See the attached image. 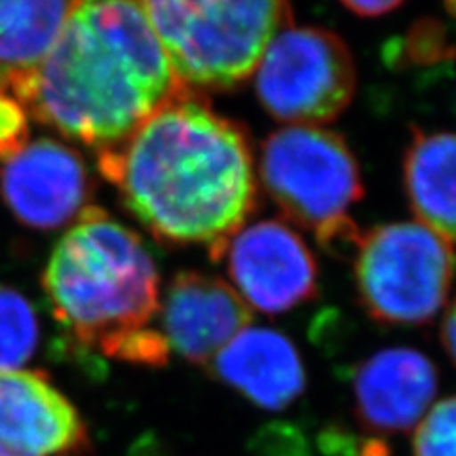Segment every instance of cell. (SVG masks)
<instances>
[{
    "label": "cell",
    "instance_id": "obj_1",
    "mask_svg": "<svg viewBox=\"0 0 456 456\" xmlns=\"http://www.w3.org/2000/svg\"><path fill=\"white\" fill-rule=\"evenodd\" d=\"M97 169L139 224L167 246L216 248L259 206L246 127L192 90L97 152Z\"/></svg>",
    "mask_w": 456,
    "mask_h": 456
},
{
    "label": "cell",
    "instance_id": "obj_2",
    "mask_svg": "<svg viewBox=\"0 0 456 456\" xmlns=\"http://www.w3.org/2000/svg\"><path fill=\"white\" fill-rule=\"evenodd\" d=\"M184 90L139 0H80L18 103L102 152Z\"/></svg>",
    "mask_w": 456,
    "mask_h": 456
},
{
    "label": "cell",
    "instance_id": "obj_3",
    "mask_svg": "<svg viewBox=\"0 0 456 456\" xmlns=\"http://www.w3.org/2000/svg\"><path fill=\"white\" fill-rule=\"evenodd\" d=\"M42 289L55 322L78 345L114 360L160 314V274L145 241L95 206L52 251Z\"/></svg>",
    "mask_w": 456,
    "mask_h": 456
},
{
    "label": "cell",
    "instance_id": "obj_4",
    "mask_svg": "<svg viewBox=\"0 0 456 456\" xmlns=\"http://www.w3.org/2000/svg\"><path fill=\"white\" fill-rule=\"evenodd\" d=\"M184 88L226 92L248 80L293 25L289 0H139Z\"/></svg>",
    "mask_w": 456,
    "mask_h": 456
},
{
    "label": "cell",
    "instance_id": "obj_5",
    "mask_svg": "<svg viewBox=\"0 0 456 456\" xmlns=\"http://www.w3.org/2000/svg\"><path fill=\"white\" fill-rule=\"evenodd\" d=\"M259 175L283 217L327 253L354 256L362 231L348 211L363 198V181L345 137L322 126H283L263 141Z\"/></svg>",
    "mask_w": 456,
    "mask_h": 456
},
{
    "label": "cell",
    "instance_id": "obj_6",
    "mask_svg": "<svg viewBox=\"0 0 456 456\" xmlns=\"http://www.w3.org/2000/svg\"><path fill=\"white\" fill-rule=\"evenodd\" d=\"M352 259L360 305L384 325L434 322L456 276L452 244L420 223L373 226Z\"/></svg>",
    "mask_w": 456,
    "mask_h": 456
},
{
    "label": "cell",
    "instance_id": "obj_7",
    "mask_svg": "<svg viewBox=\"0 0 456 456\" xmlns=\"http://www.w3.org/2000/svg\"><path fill=\"white\" fill-rule=\"evenodd\" d=\"M355 65L346 42L322 27H285L255 69L263 109L288 126L338 118L355 94Z\"/></svg>",
    "mask_w": 456,
    "mask_h": 456
},
{
    "label": "cell",
    "instance_id": "obj_8",
    "mask_svg": "<svg viewBox=\"0 0 456 456\" xmlns=\"http://www.w3.org/2000/svg\"><path fill=\"white\" fill-rule=\"evenodd\" d=\"M209 256L213 263H224L236 293L259 312H289L318 295L316 259L305 240L283 221L244 224L211 248Z\"/></svg>",
    "mask_w": 456,
    "mask_h": 456
},
{
    "label": "cell",
    "instance_id": "obj_9",
    "mask_svg": "<svg viewBox=\"0 0 456 456\" xmlns=\"http://www.w3.org/2000/svg\"><path fill=\"white\" fill-rule=\"evenodd\" d=\"M82 156L50 137L28 141L0 164V192L16 219L37 231H55L78 217L92 198Z\"/></svg>",
    "mask_w": 456,
    "mask_h": 456
},
{
    "label": "cell",
    "instance_id": "obj_10",
    "mask_svg": "<svg viewBox=\"0 0 456 456\" xmlns=\"http://www.w3.org/2000/svg\"><path fill=\"white\" fill-rule=\"evenodd\" d=\"M86 447L80 412L46 373H0V456H75Z\"/></svg>",
    "mask_w": 456,
    "mask_h": 456
},
{
    "label": "cell",
    "instance_id": "obj_11",
    "mask_svg": "<svg viewBox=\"0 0 456 456\" xmlns=\"http://www.w3.org/2000/svg\"><path fill=\"white\" fill-rule=\"evenodd\" d=\"M160 312L169 350L204 369L253 320L251 308L231 283L196 270L171 278Z\"/></svg>",
    "mask_w": 456,
    "mask_h": 456
},
{
    "label": "cell",
    "instance_id": "obj_12",
    "mask_svg": "<svg viewBox=\"0 0 456 456\" xmlns=\"http://www.w3.org/2000/svg\"><path fill=\"white\" fill-rule=\"evenodd\" d=\"M437 369L415 348H387L352 370L354 417L370 434H405L437 394Z\"/></svg>",
    "mask_w": 456,
    "mask_h": 456
},
{
    "label": "cell",
    "instance_id": "obj_13",
    "mask_svg": "<svg viewBox=\"0 0 456 456\" xmlns=\"http://www.w3.org/2000/svg\"><path fill=\"white\" fill-rule=\"evenodd\" d=\"M206 369L211 379L265 411H285L306 390L301 354L291 338L268 327H246Z\"/></svg>",
    "mask_w": 456,
    "mask_h": 456
},
{
    "label": "cell",
    "instance_id": "obj_14",
    "mask_svg": "<svg viewBox=\"0 0 456 456\" xmlns=\"http://www.w3.org/2000/svg\"><path fill=\"white\" fill-rule=\"evenodd\" d=\"M80 0H0V92L18 97Z\"/></svg>",
    "mask_w": 456,
    "mask_h": 456
},
{
    "label": "cell",
    "instance_id": "obj_15",
    "mask_svg": "<svg viewBox=\"0 0 456 456\" xmlns=\"http://www.w3.org/2000/svg\"><path fill=\"white\" fill-rule=\"evenodd\" d=\"M403 187L417 223L456 241V134L412 130L403 156Z\"/></svg>",
    "mask_w": 456,
    "mask_h": 456
},
{
    "label": "cell",
    "instance_id": "obj_16",
    "mask_svg": "<svg viewBox=\"0 0 456 456\" xmlns=\"http://www.w3.org/2000/svg\"><path fill=\"white\" fill-rule=\"evenodd\" d=\"M40 338L33 305L12 288L0 285V373L18 370L33 358Z\"/></svg>",
    "mask_w": 456,
    "mask_h": 456
},
{
    "label": "cell",
    "instance_id": "obj_17",
    "mask_svg": "<svg viewBox=\"0 0 456 456\" xmlns=\"http://www.w3.org/2000/svg\"><path fill=\"white\" fill-rule=\"evenodd\" d=\"M412 456H456V395L441 399L419 422Z\"/></svg>",
    "mask_w": 456,
    "mask_h": 456
},
{
    "label": "cell",
    "instance_id": "obj_18",
    "mask_svg": "<svg viewBox=\"0 0 456 456\" xmlns=\"http://www.w3.org/2000/svg\"><path fill=\"white\" fill-rule=\"evenodd\" d=\"M395 61L405 60L412 65H432L451 60L456 55L454 46L447 40L445 27L437 20L424 18L409 28L402 46H395Z\"/></svg>",
    "mask_w": 456,
    "mask_h": 456
},
{
    "label": "cell",
    "instance_id": "obj_19",
    "mask_svg": "<svg viewBox=\"0 0 456 456\" xmlns=\"http://www.w3.org/2000/svg\"><path fill=\"white\" fill-rule=\"evenodd\" d=\"M28 142V114L8 94L0 92V164Z\"/></svg>",
    "mask_w": 456,
    "mask_h": 456
},
{
    "label": "cell",
    "instance_id": "obj_20",
    "mask_svg": "<svg viewBox=\"0 0 456 456\" xmlns=\"http://www.w3.org/2000/svg\"><path fill=\"white\" fill-rule=\"evenodd\" d=\"M338 3L360 18H380L402 6L405 0H338Z\"/></svg>",
    "mask_w": 456,
    "mask_h": 456
},
{
    "label": "cell",
    "instance_id": "obj_21",
    "mask_svg": "<svg viewBox=\"0 0 456 456\" xmlns=\"http://www.w3.org/2000/svg\"><path fill=\"white\" fill-rule=\"evenodd\" d=\"M441 345H444L447 355L456 367V297L447 308L444 325H441Z\"/></svg>",
    "mask_w": 456,
    "mask_h": 456
},
{
    "label": "cell",
    "instance_id": "obj_22",
    "mask_svg": "<svg viewBox=\"0 0 456 456\" xmlns=\"http://www.w3.org/2000/svg\"><path fill=\"white\" fill-rule=\"evenodd\" d=\"M352 456H392V451L382 439H355Z\"/></svg>",
    "mask_w": 456,
    "mask_h": 456
},
{
    "label": "cell",
    "instance_id": "obj_23",
    "mask_svg": "<svg viewBox=\"0 0 456 456\" xmlns=\"http://www.w3.org/2000/svg\"><path fill=\"white\" fill-rule=\"evenodd\" d=\"M444 4H445V8H447L451 16L456 18V0H444Z\"/></svg>",
    "mask_w": 456,
    "mask_h": 456
}]
</instances>
